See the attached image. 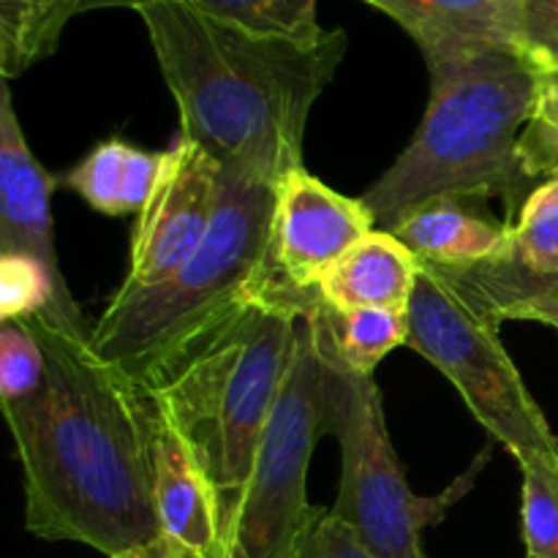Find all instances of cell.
Listing matches in <instances>:
<instances>
[{"label":"cell","instance_id":"5bb4252c","mask_svg":"<svg viewBox=\"0 0 558 558\" xmlns=\"http://www.w3.org/2000/svg\"><path fill=\"white\" fill-rule=\"evenodd\" d=\"M396 20L425 58L450 49L515 44L523 0H363Z\"/></svg>","mask_w":558,"mask_h":558},{"label":"cell","instance_id":"f546056e","mask_svg":"<svg viewBox=\"0 0 558 558\" xmlns=\"http://www.w3.org/2000/svg\"><path fill=\"white\" fill-rule=\"evenodd\" d=\"M229 558H248V556H245L243 550L238 548V545H232V543H229Z\"/></svg>","mask_w":558,"mask_h":558},{"label":"cell","instance_id":"52a82bcc","mask_svg":"<svg viewBox=\"0 0 558 558\" xmlns=\"http://www.w3.org/2000/svg\"><path fill=\"white\" fill-rule=\"evenodd\" d=\"M330 376V434L341 441V485L332 515L357 529L376 558H428L423 554V532L445 521L450 507L474 488L490 447L439 496H417L398 463L374 376L352 374L332 357Z\"/></svg>","mask_w":558,"mask_h":558},{"label":"cell","instance_id":"7c38bea8","mask_svg":"<svg viewBox=\"0 0 558 558\" xmlns=\"http://www.w3.org/2000/svg\"><path fill=\"white\" fill-rule=\"evenodd\" d=\"M153 494L161 534L199 558H229L221 499L180 436L158 420L153 441Z\"/></svg>","mask_w":558,"mask_h":558},{"label":"cell","instance_id":"603a6c76","mask_svg":"<svg viewBox=\"0 0 558 558\" xmlns=\"http://www.w3.org/2000/svg\"><path fill=\"white\" fill-rule=\"evenodd\" d=\"M47 374V357L36 336L22 322L0 325V403L36 396Z\"/></svg>","mask_w":558,"mask_h":558},{"label":"cell","instance_id":"30bf717a","mask_svg":"<svg viewBox=\"0 0 558 558\" xmlns=\"http://www.w3.org/2000/svg\"><path fill=\"white\" fill-rule=\"evenodd\" d=\"M374 229L363 199L338 194L305 167L289 169L276 183L270 272L294 292L316 294L325 272Z\"/></svg>","mask_w":558,"mask_h":558},{"label":"cell","instance_id":"8992f818","mask_svg":"<svg viewBox=\"0 0 558 558\" xmlns=\"http://www.w3.org/2000/svg\"><path fill=\"white\" fill-rule=\"evenodd\" d=\"M332 430L330 357L314 311L298 322L292 357L270 409L248 483L229 523V543L248 558H289L314 505L305 496L308 463L319 436Z\"/></svg>","mask_w":558,"mask_h":558},{"label":"cell","instance_id":"4fadbf2b","mask_svg":"<svg viewBox=\"0 0 558 558\" xmlns=\"http://www.w3.org/2000/svg\"><path fill=\"white\" fill-rule=\"evenodd\" d=\"M477 199L436 196L414 207L401 223L390 229L420 265L439 270H461L496 259L510 243V223H499L488 213L472 207Z\"/></svg>","mask_w":558,"mask_h":558},{"label":"cell","instance_id":"ac0fdd59","mask_svg":"<svg viewBox=\"0 0 558 558\" xmlns=\"http://www.w3.org/2000/svg\"><path fill=\"white\" fill-rule=\"evenodd\" d=\"M76 0H0V74L20 76L58 49Z\"/></svg>","mask_w":558,"mask_h":558},{"label":"cell","instance_id":"4316f807","mask_svg":"<svg viewBox=\"0 0 558 558\" xmlns=\"http://www.w3.org/2000/svg\"><path fill=\"white\" fill-rule=\"evenodd\" d=\"M125 558H199L196 554H191V550H185L183 545L172 543L169 537H158L156 543L145 545V548L134 550V554H129Z\"/></svg>","mask_w":558,"mask_h":558},{"label":"cell","instance_id":"ffe728a7","mask_svg":"<svg viewBox=\"0 0 558 558\" xmlns=\"http://www.w3.org/2000/svg\"><path fill=\"white\" fill-rule=\"evenodd\" d=\"M63 272L25 251H0V325H16L49 305H71Z\"/></svg>","mask_w":558,"mask_h":558},{"label":"cell","instance_id":"cb8c5ba5","mask_svg":"<svg viewBox=\"0 0 558 558\" xmlns=\"http://www.w3.org/2000/svg\"><path fill=\"white\" fill-rule=\"evenodd\" d=\"M518 161L532 185L558 178V96L545 87L518 140Z\"/></svg>","mask_w":558,"mask_h":558},{"label":"cell","instance_id":"9c48e42d","mask_svg":"<svg viewBox=\"0 0 558 558\" xmlns=\"http://www.w3.org/2000/svg\"><path fill=\"white\" fill-rule=\"evenodd\" d=\"M221 199V167L194 142L178 136L163 150V167L150 199L136 216L129 270L118 292L163 281L205 240Z\"/></svg>","mask_w":558,"mask_h":558},{"label":"cell","instance_id":"83f0119b","mask_svg":"<svg viewBox=\"0 0 558 558\" xmlns=\"http://www.w3.org/2000/svg\"><path fill=\"white\" fill-rule=\"evenodd\" d=\"M150 3V0H76V11H93V9H140V5Z\"/></svg>","mask_w":558,"mask_h":558},{"label":"cell","instance_id":"277c9868","mask_svg":"<svg viewBox=\"0 0 558 558\" xmlns=\"http://www.w3.org/2000/svg\"><path fill=\"white\" fill-rule=\"evenodd\" d=\"M430 98L407 150L360 199L381 232L436 196H501L515 213L537 185L518 140L543 93V71L515 44L450 49L425 58Z\"/></svg>","mask_w":558,"mask_h":558},{"label":"cell","instance_id":"d4e9b609","mask_svg":"<svg viewBox=\"0 0 558 558\" xmlns=\"http://www.w3.org/2000/svg\"><path fill=\"white\" fill-rule=\"evenodd\" d=\"M289 558H376V554L365 545L357 529L332 515V510L314 505Z\"/></svg>","mask_w":558,"mask_h":558},{"label":"cell","instance_id":"d6986e66","mask_svg":"<svg viewBox=\"0 0 558 558\" xmlns=\"http://www.w3.org/2000/svg\"><path fill=\"white\" fill-rule=\"evenodd\" d=\"M496 262L529 276L558 272V178L539 183L510 223V243Z\"/></svg>","mask_w":558,"mask_h":558},{"label":"cell","instance_id":"9a60e30c","mask_svg":"<svg viewBox=\"0 0 558 558\" xmlns=\"http://www.w3.org/2000/svg\"><path fill=\"white\" fill-rule=\"evenodd\" d=\"M420 262L390 232L365 234L354 243L319 283V298L332 311L396 308L407 311L417 283Z\"/></svg>","mask_w":558,"mask_h":558},{"label":"cell","instance_id":"5b68a950","mask_svg":"<svg viewBox=\"0 0 558 558\" xmlns=\"http://www.w3.org/2000/svg\"><path fill=\"white\" fill-rule=\"evenodd\" d=\"M272 210V180L221 169V199L205 240L163 281L112 294L93 327L98 352L140 385L150 379L174 349L265 281Z\"/></svg>","mask_w":558,"mask_h":558},{"label":"cell","instance_id":"6da1fadb","mask_svg":"<svg viewBox=\"0 0 558 558\" xmlns=\"http://www.w3.org/2000/svg\"><path fill=\"white\" fill-rule=\"evenodd\" d=\"M22 325L47 357L36 396L0 403L25 474L27 532L107 558L156 543L153 441L161 414L147 387L98 352L76 303L49 305Z\"/></svg>","mask_w":558,"mask_h":558},{"label":"cell","instance_id":"8fae6325","mask_svg":"<svg viewBox=\"0 0 558 558\" xmlns=\"http://www.w3.org/2000/svg\"><path fill=\"white\" fill-rule=\"evenodd\" d=\"M54 189L58 178L27 147L9 76L0 74V251H25L60 270L52 229Z\"/></svg>","mask_w":558,"mask_h":558},{"label":"cell","instance_id":"484cf974","mask_svg":"<svg viewBox=\"0 0 558 558\" xmlns=\"http://www.w3.org/2000/svg\"><path fill=\"white\" fill-rule=\"evenodd\" d=\"M518 47L543 74L558 71V0H523Z\"/></svg>","mask_w":558,"mask_h":558},{"label":"cell","instance_id":"7a4b0ae2","mask_svg":"<svg viewBox=\"0 0 558 558\" xmlns=\"http://www.w3.org/2000/svg\"><path fill=\"white\" fill-rule=\"evenodd\" d=\"M136 11L178 101L183 140L223 172L278 183L305 167L311 107L347 58L343 27L303 44L229 25L189 0H150Z\"/></svg>","mask_w":558,"mask_h":558},{"label":"cell","instance_id":"e0dca14e","mask_svg":"<svg viewBox=\"0 0 558 558\" xmlns=\"http://www.w3.org/2000/svg\"><path fill=\"white\" fill-rule=\"evenodd\" d=\"M327 354L347 371L374 376L376 365L409 341V314L396 308L332 311L322 300L314 308Z\"/></svg>","mask_w":558,"mask_h":558},{"label":"cell","instance_id":"4dcf8cb0","mask_svg":"<svg viewBox=\"0 0 558 558\" xmlns=\"http://www.w3.org/2000/svg\"><path fill=\"white\" fill-rule=\"evenodd\" d=\"M548 327H554V330L558 332V319H556V322H550V325H548Z\"/></svg>","mask_w":558,"mask_h":558},{"label":"cell","instance_id":"2e32d148","mask_svg":"<svg viewBox=\"0 0 558 558\" xmlns=\"http://www.w3.org/2000/svg\"><path fill=\"white\" fill-rule=\"evenodd\" d=\"M163 167V150L150 153L123 140L98 142L58 185L74 191L93 210L109 218L140 216Z\"/></svg>","mask_w":558,"mask_h":558},{"label":"cell","instance_id":"3957f363","mask_svg":"<svg viewBox=\"0 0 558 558\" xmlns=\"http://www.w3.org/2000/svg\"><path fill=\"white\" fill-rule=\"evenodd\" d=\"M319 303V292L300 294L267 272L254 292L202 327L142 381L163 423L216 488L227 537L262 428L287 376L298 322Z\"/></svg>","mask_w":558,"mask_h":558},{"label":"cell","instance_id":"7402d4cb","mask_svg":"<svg viewBox=\"0 0 558 558\" xmlns=\"http://www.w3.org/2000/svg\"><path fill=\"white\" fill-rule=\"evenodd\" d=\"M523 477L521 529L529 558H558V456L515 458Z\"/></svg>","mask_w":558,"mask_h":558},{"label":"cell","instance_id":"f1b7e54d","mask_svg":"<svg viewBox=\"0 0 558 558\" xmlns=\"http://www.w3.org/2000/svg\"><path fill=\"white\" fill-rule=\"evenodd\" d=\"M543 87H545V90H548V93H554V96H558V71H556V74H545Z\"/></svg>","mask_w":558,"mask_h":558},{"label":"cell","instance_id":"44dd1931","mask_svg":"<svg viewBox=\"0 0 558 558\" xmlns=\"http://www.w3.org/2000/svg\"><path fill=\"white\" fill-rule=\"evenodd\" d=\"M205 14L259 36L316 44L327 36L316 16L319 0H189Z\"/></svg>","mask_w":558,"mask_h":558},{"label":"cell","instance_id":"ba28073f","mask_svg":"<svg viewBox=\"0 0 558 558\" xmlns=\"http://www.w3.org/2000/svg\"><path fill=\"white\" fill-rule=\"evenodd\" d=\"M407 314V347L450 379L490 439L515 458L558 456L554 428L507 354L494 319L428 265H420Z\"/></svg>","mask_w":558,"mask_h":558}]
</instances>
